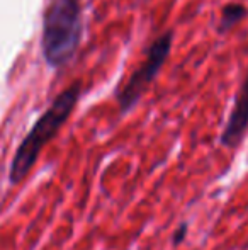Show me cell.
Listing matches in <instances>:
<instances>
[{"mask_svg": "<svg viewBox=\"0 0 248 250\" xmlns=\"http://www.w3.org/2000/svg\"><path fill=\"white\" fill-rule=\"evenodd\" d=\"M83 90V83L80 80L72 82L68 87L61 90L53 99L48 109L39 116L33 128L29 129L24 140L19 143L14 158L9 167V184L17 186L29 175L33 167L36 165L41 151L44 146L60 133L65 123L70 119L72 112L75 111Z\"/></svg>", "mask_w": 248, "mask_h": 250, "instance_id": "1", "label": "cell"}, {"mask_svg": "<svg viewBox=\"0 0 248 250\" xmlns=\"http://www.w3.org/2000/svg\"><path fill=\"white\" fill-rule=\"evenodd\" d=\"M82 2L50 0L43 12L41 56L51 70H61L75 58L83 36Z\"/></svg>", "mask_w": 248, "mask_h": 250, "instance_id": "2", "label": "cell"}, {"mask_svg": "<svg viewBox=\"0 0 248 250\" xmlns=\"http://www.w3.org/2000/svg\"><path fill=\"white\" fill-rule=\"evenodd\" d=\"M173 31L167 29L148 46L145 60L139 66L129 75L123 85L116 90V102L121 114H128L146 94L148 87L155 82L158 73L162 72L163 65L169 60L170 51L173 46Z\"/></svg>", "mask_w": 248, "mask_h": 250, "instance_id": "3", "label": "cell"}, {"mask_svg": "<svg viewBox=\"0 0 248 250\" xmlns=\"http://www.w3.org/2000/svg\"><path fill=\"white\" fill-rule=\"evenodd\" d=\"M248 133V72L235 96V102L219 136L221 146L235 150L242 145Z\"/></svg>", "mask_w": 248, "mask_h": 250, "instance_id": "4", "label": "cell"}, {"mask_svg": "<svg viewBox=\"0 0 248 250\" xmlns=\"http://www.w3.org/2000/svg\"><path fill=\"white\" fill-rule=\"evenodd\" d=\"M248 17V7L242 2H228L221 7L218 21V34H228Z\"/></svg>", "mask_w": 248, "mask_h": 250, "instance_id": "5", "label": "cell"}, {"mask_svg": "<svg viewBox=\"0 0 248 250\" xmlns=\"http://www.w3.org/2000/svg\"><path fill=\"white\" fill-rule=\"evenodd\" d=\"M187 231H189V225L186 223V221H184V223H180L179 227H177V230L173 231V237H172V244L175 245V247H179V245L182 244L184 240H186Z\"/></svg>", "mask_w": 248, "mask_h": 250, "instance_id": "6", "label": "cell"}]
</instances>
